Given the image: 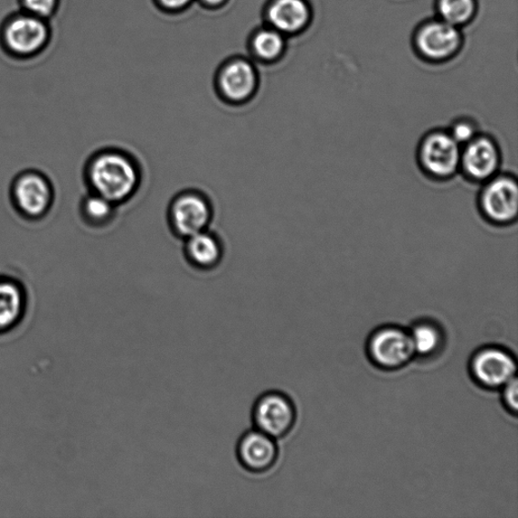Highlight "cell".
I'll use <instances>...</instances> for the list:
<instances>
[{
    "instance_id": "cell-12",
    "label": "cell",
    "mask_w": 518,
    "mask_h": 518,
    "mask_svg": "<svg viewBox=\"0 0 518 518\" xmlns=\"http://www.w3.org/2000/svg\"><path fill=\"white\" fill-rule=\"evenodd\" d=\"M238 459L244 470L253 474L269 472L277 464L276 439L257 428L244 432L238 442Z\"/></svg>"
},
{
    "instance_id": "cell-19",
    "label": "cell",
    "mask_w": 518,
    "mask_h": 518,
    "mask_svg": "<svg viewBox=\"0 0 518 518\" xmlns=\"http://www.w3.org/2000/svg\"><path fill=\"white\" fill-rule=\"evenodd\" d=\"M253 51L262 60L272 61L280 58L285 50V39L282 34L274 27L262 29L254 35L252 39Z\"/></svg>"
},
{
    "instance_id": "cell-18",
    "label": "cell",
    "mask_w": 518,
    "mask_h": 518,
    "mask_svg": "<svg viewBox=\"0 0 518 518\" xmlns=\"http://www.w3.org/2000/svg\"><path fill=\"white\" fill-rule=\"evenodd\" d=\"M118 206L98 194L89 193L80 203L82 220L90 227L102 228L114 220Z\"/></svg>"
},
{
    "instance_id": "cell-24",
    "label": "cell",
    "mask_w": 518,
    "mask_h": 518,
    "mask_svg": "<svg viewBox=\"0 0 518 518\" xmlns=\"http://www.w3.org/2000/svg\"><path fill=\"white\" fill-rule=\"evenodd\" d=\"M159 2L164 7L176 11V9H181L190 5L192 0H159Z\"/></svg>"
},
{
    "instance_id": "cell-2",
    "label": "cell",
    "mask_w": 518,
    "mask_h": 518,
    "mask_svg": "<svg viewBox=\"0 0 518 518\" xmlns=\"http://www.w3.org/2000/svg\"><path fill=\"white\" fill-rule=\"evenodd\" d=\"M51 37L49 21L23 11L9 15L0 26V47L16 60H30L41 55Z\"/></svg>"
},
{
    "instance_id": "cell-21",
    "label": "cell",
    "mask_w": 518,
    "mask_h": 518,
    "mask_svg": "<svg viewBox=\"0 0 518 518\" xmlns=\"http://www.w3.org/2000/svg\"><path fill=\"white\" fill-rule=\"evenodd\" d=\"M61 0H18L21 11L49 21L60 7Z\"/></svg>"
},
{
    "instance_id": "cell-20",
    "label": "cell",
    "mask_w": 518,
    "mask_h": 518,
    "mask_svg": "<svg viewBox=\"0 0 518 518\" xmlns=\"http://www.w3.org/2000/svg\"><path fill=\"white\" fill-rule=\"evenodd\" d=\"M475 8V0H439V12L442 21L457 27L472 18Z\"/></svg>"
},
{
    "instance_id": "cell-25",
    "label": "cell",
    "mask_w": 518,
    "mask_h": 518,
    "mask_svg": "<svg viewBox=\"0 0 518 518\" xmlns=\"http://www.w3.org/2000/svg\"><path fill=\"white\" fill-rule=\"evenodd\" d=\"M225 2L226 0H203V3L209 6H219Z\"/></svg>"
},
{
    "instance_id": "cell-13",
    "label": "cell",
    "mask_w": 518,
    "mask_h": 518,
    "mask_svg": "<svg viewBox=\"0 0 518 518\" xmlns=\"http://www.w3.org/2000/svg\"><path fill=\"white\" fill-rule=\"evenodd\" d=\"M27 306L29 298L22 282L0 276V336L14 333L23 323Z\"/></svg>"
},
{
    "instance_id": "cell-15",
    "label": "cell",
    "mask_w": 518,
    "mask_h": 518,
    "mask_svg": "<svg viewBox=\"0 0 518 518\" xmlns=\"http://www.w3.org/2000/svg\"><path fill=\"white\" fill-rule=\"evenodd\" d=\"M184 250L187 262L200 270L216 269L224 256L221 239L209 229L185 238Z\"/></svg>"
},
{
    "instance_id": "cell-10",
    "label": "cell",
    "mask_w": 518,
    "mask_h": 518,
    "mask_svg": "<svg viewBox=\"0 0 518 518\" xmlns=\"http://www.w3.org/2000/svg\"><path fill=\"white\" fill-rule=\"evenodd\" d=\"M502 153L492 137L478 134L461 146L460 171L470 182L484 184L499 174Z\"/></svg>"
},
{
    "instance_id": "cell-3",
    "label": "cell",
    "mask_w": 518,
    "mask_h": 518,
    "mask_svg": "<svg viewBox=\"0 0 518 518\" xmlns=\"http://www.w3.org/2000/svg\"><path fill=\"white\" fill-rule=\"evenodd\" d=\"M366 353L374 365L388 372L403 369L417 357L409 331L393 325L380 327L371 334Z\"/></svg>"
},
{
    "instance_id": "cell-22",
    "label": "cell",
    "mask_w": 518,
    "mask_h": 518,
    "mask_svg": "<svg viewBox=\"0 0 518 518\" xmlns=\"http://www.w3.org/2000/svg\"><path fill=\"white\" fill-rule=\"evenodd\" d=\"M449 132L461 146L470 143V140L474 139L479 134L477 125L473 121H470L469 119L456 121Z\"/></svg>"
},
{
    "instance_id": "cell-5",
    "label": "cell",
    "mask_w": 518,
    "mask_h": 518,
    "mask_svg": "<svg viewBox=\"0 0 518 518\" xmlns=\"http://www.w3.org/2000/svg\"><path fill=\"white\" fill-rule=\"evenodd\" d=\"M461 145L449 131L435 130L422 138L418 147V163L428 176L447 181L460 171Z\"/></svg>"
},
{
    "instance_id": "cell-23",
    "label": "cell",
    "mask_w": 518,
    "mask_h": 518,
    "mask_svg": "<svg viewBox=\"0 0 518 518\" xmlns=\"http://www.w3.org/2000/svg\"><path fill=\"white\" fill-rule=\"evenodd\" d=\"M502 391V402L505 409L516 416L518 410V381L517 378L513 379L507 383Z\"/></svg>"
},
{
    "instance_id": "cell-8",
    "label": "cell",
    "mask_w": 518,
    "mask_h": 518,
    "mask_svg": "<svg viewBox=\"0 0 518 518\" xmlns=\"http://www.w3.org/2000/svg\"><path fill=\"white\" fill-rule=\"evenodd\" d=\"M470 375L474 382L486 390H502L507 383L516 378L515 356L501 346L480 348L470 357Z\"/></svg>"
},
{
    "instance_id": "cell-11",
    "label": "cell",
    "mask_w": 518,
    "mask_h": 518,
    "mask_svg": "<svg viewBox=\"0 0 518 518\" xmlns=\"http://www.w3.org/2000/svg\"><path fill=\"white\" fill-rule=\"evenodd\" d=\"M259 79L253 65L247 60H234L226 64L217 80L219 96L233 106L244 105L256 94Z\"/></svg>"
},
{
    "instance_id": "cell-16",
    "label": "cell",
    "mask_w": 518,
    "mask_h": 518,
    "mask_svg": "<svg viewBox=\"0 0 518 518\" xmlns=\"http://www.w3.org/2000/svg\"><path fill=\"white\" fill-rule=\"evenodd\" d=\"M310 8L305 0H274L268 9V18L281 34L302 31L310 20Z\"/></svg>"
},
{
    "instance_id": "cell-14",
    "label": "cell",
    "mask_w": 518,
    "mask_h": 518,
    "mask_svg": "<svg viewBox=\"0 0 518 518\" xmlns=\"http://www.w3.org/2000/svg\"><path fill=\"white\" fill-rule=\"evenodd\" d=\"M417 44L420 53L432 60H441L453 55L460 47L458 27L444 21L432 22L419 31Z\"/></svg>"
},
{
    "instance_id": "cell-6",
    "label": "cell",
    "mask_w": 518,
    "mask_h": 518,
    "mask_svg": "<svg viewBox=\"0 0 518 518\" xmlns=\"http://www.w3.org/2000/svg\"><path fill=\"white\" fill-rule=\"evenodd\" d=\"M214 217L213 205L208 196L196 190L177 194L167 211L169 227L181 239L209 229Z\"/></svg>"
},
{
    "instance_id": "cell-4",
    "label": "cell",
    "mask_w": 518,
    "mask_h": 518,
    "mask_svg": "<svg viewBox=\"0 0 518 518\" xmlns=\"http://www.w3.org/2000/svg\"><path fill=\"white\" fill-rule=\"evenodd\" d=\"M54 187L43 173L29 169L18 174L11 186L15 209L25 219L39 221L52 209Z\"/></svg>"
},
{
    "instance_id": "cell-9",
    "label": "cell",
    "mask_w": 518,
    "mask_h": 518,
    "mask_svg": "<svg viewBox=\"0 0 518 518\" xmlns=\"http://www.w3.org/2000/svg\"><path fill=\"white\" fill-rule=\"evenodd\" d=\"M252 421L254 428L275 439L286 438L296 425L295 404L285 393H263L253 404Z\"/></svg>"
},
{
    "instance_id": "cell-7",
    "label": "cell",
    "mask_w": 518,
    "mask_h": 518,
    "mask_svg": "<svg viewBox=\"0 0 518 518\" xmlns=\"http://www.w3.org/2000/svg\"><path fill=\"white\" fill-rule=\"evenodd\" d=\"M479 210L496 226L514 223L518 215V184L511 174H498L483 184L478 197Z\"/></svg>"
},
{
    "instance_id": "cell-17",
    "label": "cell",
    "mask_w": 518,
    "mask_h": 518,
    "mask_svg": "<svg viewBox=\"0 0 518 518\" xmlns=\"http://www.w3.org/2000/svg\"><path fill=\"white\" fill-rule=\"evenodd\" d=\"M417 356L429 360L438 356L446 344V334L439 324L420 320L409 331Z\"/></svg>"
},
{
    "instance_id": "cell-1",
    "label": "cell",
    "mask_w": 518,
    "mask_h": 518,
    "mask_svg": "<svg viewBox=\"0 0 518 518\" xmlns=\"http://www.w3.org/2000/svg\"><path fill=\"white\" fill-rule=\"evenodd\" d=\"M83 176L90 193L118 206L129 202L143 184L136 158L119 148H103L93 153L84 166Z\"/></svg>"
}]
</instances>
